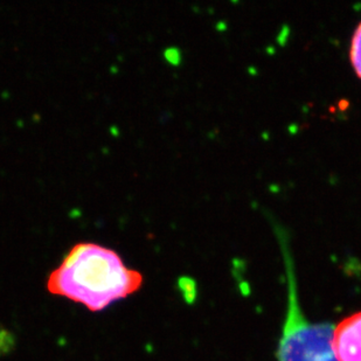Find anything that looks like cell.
<instances>
[{
    "label": "cell",
    "mask_w": 361,
    "mask_h": 361,
    "mask_svg": "<svg viewBox=\"0 0 361 361\" xmlns=\"http://www.w3.org/2000/svg\"><path fill=\"white\" fill-rule=\"evenodd\" d=\"M142 284V274L128 268L115 250L80 242L51 274L47 289L90 311H101L134 294Z\"/></svg>",
    "instance_id": "1"
},
{
    "label": "cell",
    "mask_w": 361,
    "mask_h": 361,
    "mask_svg": "<svg viewBox=\"0 0 361 361\" xmlns=\"http://www.w3.org/2000/svg\"><path fill=\"white\" fill-rule=\"evenodd\" d=\"M332 330L329 324H312L303 313L294 280H289L288 307L278 361H335L332 353Z\"/></svg>",
    "instance_id": "2"
},
{
    "label": "cell",
    "mask_w": 361,
    "mask_h": 361,
    "mask_svg": "<svg viewBox=\"0 0 361 361\" xmlns=\"http://www.w3.org/2000/svg\"><path fill=\"white\" fill-rule=\"evenodd\" d=\"M335 361H361V311L343 318L332 330Z\"/></svg>",
    "instance_id": "3"
},
{
    "label": "cell",
    "mask_w": 361,
    "mask_h": 361,
    "mask_svg": "<svg viewBox=\"0 0 361 361\" xmlns=\"http://www.w3.org/2000/svg\"><path fill=\"white\" fill-rule=\"evenodd\" d=\"M350 60L358 77L361 79V22L356 26L351 40Z\"/></svg>",
    "instance_id": "4"
},
{
    "label": "cell",
    "mask_w": 361,
    "mask_h": 361,
    "mask_svg": "<svg viewBox=\"0 0 361 361\" xmlns=\"http://www.w3.org/2000/svg\"><path fill=\"white\" fill-rule=\"evenodd\" d=\"M179 288L182 290V292L184 294L185 298H186L187 302H191L193 298H194L195 291L192 290L194 289V284L193 282L187 280V278H183V280L179 281Z\"/></svg>",
    "instance_id": "5"
}]
</instances>
